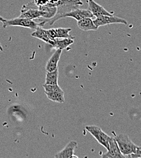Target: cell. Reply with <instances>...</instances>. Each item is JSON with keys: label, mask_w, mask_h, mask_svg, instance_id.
<instances>
[{"label": "cell", "mask_w": 141, "mask_h": 158, "mask_svg": "<svg viewBox=\"0 0 141 158\" xmlns=\"http://www.w3.org/2000/svg\"><path fill=\"white\" fill-rule=\"evenodd\" d=\"M74 43V39H56L54 40V44L52 46L53 48L57 49H60L63 50L68 47H69L71 44Z\"/></svg>", "instance_id": "cell-15"}, {"label": "cell", "mask_w": 141, "mask_h": 158, "mask_svg": "<svg viewBox=\"0 0 141 158\" xmlns=\"http://www.w3.org/2000/svg\"><path fill=\"white\" fill-rule=\"evenodd\" d=\"M77 25L81 29L84 31H97L98 29L91 18H85L78 21Z\"/></svg>", "instance_id": "cell-13"}, {"label": "cell", "mask_w": 141, "mask_h": 158, "mask_svg": "<svg viewBox=\"0 0 141 158\" xmlns=\"http://www.w3.org/2000/svg\"><path fill=\"white\" fill-rule=\"evenodd\" d=\"M94 16L89 10L76 8L64 14L63 18L71 17L76 19L78 21L85 18H92Z\"/></svg>", "instance_id": "cell-8"}, {"label": "cell", "mask_w": 141, "mask_h": 158, "mask_svg": "<svg viewBox=\"0 0 141 158\" xmlns=\"http://www.w3.org/2000/svg\"><path fill=\"white\" fill-rule=\"evenodd\" d=\"M86 130L96 139V140L103 146L107 150L109 148V141L110 138L107 134L103 132L100 127L94 125L86 127Z\"/></svg>", "instance_id": "cell-3"}, {"label": "cell", "mask_w": 141, "mask_h": 158, "mask_svg": "<svg viewBox=\"0 0 141 158\" xmlns=\"http://www.w3.org/2000/svg\"><path fill=\"white\" fill-rule=\"evenodd\" d=\"M43 88L44 89V92H50V91H59L63 92V91L60 88L58 85H44Z\"/></svg>", "instance_id": "cell-18"}, {"label": "cell", "mask_w": 141, "mask_h": 158, "mask_svg": "<svg viewBox=\"0 0 141 158\" xmlns=\"http://www.w3.org/2000/svg\"><path fill=\"white\" fill-rule=\"evenodd\" d=\"M6 20L3 17H2L1 16H0V22H2V23H4V22H5L6 21Z\"/></svg>", "instance_id": "cell-21"}, {"label": "cell", "mask_w": 141, "mask_h": 158, "mask_svg": "<svg viewBox=\"0 0 141 158\" xmlns=\"http://www.w3.org/2000/svg\"><path fill=\"white\" fill-rule=\"evenodd\" d=\"M37 7H40L43 5H46L48 3L54 4L57 6V2L59 0H33L32 1Z\"/></svg>", "instance_id": "cell-19"}, {"label": "cell", "mask_w": 141, "mask_h": 158, "mask_svg": "<svg viewBox=\"0 0 141 158\" xmlns=\"http://www.w3.org/2000/svg\"><path fill=\"white\" fill-rule=\"evenodd\" d=\"M93 21L97 27L110 24H127L126 20L113 15H102L97 17Z\"/></svg>", "instance_id": "cell-4"}, {"label": "cell", "mask_w": 141, "mask_h": 158, "mask_svg": "<svg viewBox=\"0 0 141 158\" xmlns=\"http://www.w3.org/2000/svg\"><path fill=\"white\" fill-rule=\"evenodd\" d=\"M71 31V29L68 28H56L50 29L46 30L48 35L51 40L54 41L56 39H74L73 37L69 35V32Z\"/></svg>", "instance_id": "cell-6"}, {"label": "cell", "mask_w": 141, "mask_h": 158, "mask_svg": "<svg viewBox=\"0 0 141 158\" xmlns=\"http://www.w3.org/2000/svg\"><path fill=\"white\" fill-rule=\"evenodd\" d=\"M88 2L89 5V10L91 12L93 16L98 17L102 15H113L101 5L96 3L94 0H88Z\"/></svg>", "instance_id": "cell-12"}, {"label": "cell", "mask_w": 141, "mask_h": 158, "mask_svg": "<svg viewBox=\"0 0 141 158\" xmlns=\"http://www.w3.org/2000/svg\"><path fill=\"white\" fill-rule=\"evenodd\" d=\"M0 51H3V48H2V46H1V44H0Z\"/></svg>", "instance_id": "cell-22"}, {"label": "cell", "mask_w": 141, "mask_h": 158, "mask_svg": "<svg viewBox=\"0 0 141 158\" xmlns=\"http://www.w3.org/2000/svg\"><path fill=\"white\" fill-rule=\"evenodd\" d=\"M130 158H141V147H138L135 153L132 154Z\"/></svg>", "instance_id": "cell-20"}, {"label": "cell", "mask_w": 141, "mask_h": 158, "mask_svg": "<svg viewBox=\"0 0 141 158\" xmlns=\"http://www.w3.org/2000/svg\"><path fill=\"white\" fill-rule=\"evenodd\" d=\"M61 49H57L51 58L48 60L46 65V72H52L58 68V63L62 53Z\"/></svg>", "instance_id": "cell-11"}, {"label": "cell", "mask_w": 141, "mask_h": 158, "mask_svg": "<svg viewBox=\"0 0 141 158\" xmlns=\"http://www.w3.org/2000/svg\"><path fill=\"white\" fill-rule=\"evenodd\" d=\"M114 139L121 153L125 156V158H130V156L136 151L138 146L131 140L127 135L121 134L117 135Z\"/></svg>", "instance_id": "cell-1"}, {"label": "cell", "mask_w": 141, "mask_h": 158, "mask_svg": "<svg viewBox=\"0 0 141 158\" xmlns=\"http://www.w3.org/2000/svg\"><path fill=\"white\" fill-rule=\"evenodd\" d=\"M77 147V143L75 140H72L69 142L66 147L61 150L60 152H58L56 155V158H77L74 155V151Z\"/></svg>", "instance_id": "cell-7"}, {"label": "cell", "mask_w": 141, "mask_h": 158, "mask_svg": "<svg viewBox=\"0 0 141 158\" xmlns=\"http://www.w3.org/2000/svg\"><path fill=\"white\" fill-rule=\"evenodd\" d=\"M39 9L42 13V17L40 19L49 20L53 18L57 12V7L54 4L48 3L39 7Z\"/></svg>", "instance_id": "cell-9"}, {"label": "cell", "mask_w": 141, "mask_h": 158, "mask_svg": "<svg viewBox=\"0 0 141 158\" xmlns=\"http://www.w3.org/2000/svg\"><path fill=\"white\" fill-rule=\"evenodd\" d=\"M2 26L4 28L10 26H19L34 30L37 29L39 27H41L39 23H38L34 20L20 17L11 20H6V21L3 23Z\"/></svg>", "instance_id": "cell-2"}, {"label": "cell", "mask_w": 141, "mask_h": 158, "mask_svg": "<svg viewBox=\"0 0 141 158\" xmlns=\"http://www.w3.org/2000/svg\"><path fill=\"white\" fill-rule=\"evenodd\" d=\"M20 18H24L30 20L39 19L42 17V13L39 9L27 8L23 6L21 10Z\"/></svg>", "instance_id": "cell-10"}, {"label": "cell", "mask_w": 141, "mask_h": 158, "mask_svg": "<svg viewBox=\"0 0 141 158\" xmlns=\"http://www.w3.org/2000/svg\"><path fill=\"white\" fill-rule=\"evenodd\" d=\"M102 157L106 158H125V156L121 153L118 145L114 138H110L108 152L102 155Z\"/></svg>", "instance_id": "cell-5"}, {"label": "cell", "mask_w": 141, "mask_h": 158, "mask_svg": "<svg viewBox=\"0 0 141 158\" xmlns=\"http://www.w3.org/2000/svg\"><path fill=\"white\" fill-rule=\"evenodd\" d=\"M31 35L35 38L39 39L41 40L48 43L51 46H52L54 44V41L51 40L49 38L47 32H46V30L43 29L42 27H39V28L35 29V32H34L31 34Z\"/></svg>", "instance_id": "cell-14"}, {"label": "cell", "mask_w": 141, "mask_h": 158, "mask_svg": "<svg viewBox=\"0 0 141 158\" xmlns=\"http://www.w3.org/2000/svg\"><path fill=\"white\" fill-rule=\"evenodd\" d=\"M59 78V68L52 72H47L46 76L45 85H58Z\"/></svg>", "instance_id": "cell-16"}, {"label": "cell", "mask_w": 141, "mask_h": 158, "mask_svg": "<svg viewBox=\"0 0 141 158\" xmlns=\"http://www.w3.org/2000/svg\"><path fill=\"white\" fill-rule=\"evenodd\" d=\"M47 98L49 100L58 102V103H63L64 102V92L59 91H50V92H44Z\"/></svg>", "instance_id": "cell-17"}]
</instances>
